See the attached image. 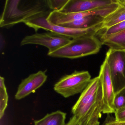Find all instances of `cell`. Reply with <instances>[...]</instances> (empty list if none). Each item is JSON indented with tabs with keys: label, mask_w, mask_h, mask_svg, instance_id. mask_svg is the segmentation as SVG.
I'll use <instances>...</instances> for the list:
<instances>
[{
	"label": "cell",
	"mask_w": 125,
	"mask_h": 125,
	"mask_svg": "<svg viewBox=\"0 0 125 125\" xmlns=\"http://www.w3.org/2000/svg\"><path fill=\"white\" fill-rule=\"evenodd\" d=\"M111 12L112 10L109 6L79 13H64L58 11H52L47 17L46 20L48 22L51 24L59 25L89 16L97 15L104 18Z\"/></svg>",
	"instance_id": "cell-9"
},
{
	"label": "cell",
	"mask_w": 125,
	"mask_h": 125,
	"mask_svg": "<svg viewBox=\"0 0 125 125\" xmlns=\"http://www.w3.org/2000/svg\"><path fill=\"white\" fill-rule=\"evenodd\" d=\"M102 46L95 35L82 36L71 39L64 46L47 55L52 57L76 59L96 54Z\"/></svg>",
	"instance_id": "cell-3"
},
{
	"label": "cell",
	"mask_w": 125,
	"mask_h": 125,
	"mask_svg": "<svg viewBox=\"0 0 125 125\" xmlns=\"http://www.w3.org/2000/svg\"><path fill=\"white\" fill-rule=\"evenodd\" d=\"M115 119L119 121H125V107L119 109L115 112Z\"/></svg>",
	"instance_id": "cell-20"
},
{
	"label": "cell",
	"mask_w": 125,
	"mask_h": 125,
	"mask_svg": "<svg viewBox=\"0 0 125 125\" xmlns=\"http://www.w3.org/2000/svg\"><path fill=\"white\" fill-rule=\"evenodd\" d=\"M104 18L97 15L89 16L69 23L61 25L66 27L77 29H86L102 23Z\"/></svg>",
	"instance_id": "cell-12"
},
{
	"label": "cell",
	"mask_w": 125,
	"mask_h": 125,
	"mask_svg": "<svg viewBox=\"0 0 125 125\" xmlns=\"http://www.w3.org/2000/svg\"><path fill=\"white\" fill-rule=\"evenodd\" d=\"M118 1L120 3L125 5V0H118Z\"/></svg>",
	"instance_id": "cell-23"
},
{
	"label": "cell",
	"mask_w": 125,
	"mask_h": 125,
	"mask_svg": "<svg viewBox=\"0 0 125 125\" xmlns=\"http://www.w3.org/2000/svg\"><path fill=\"white\" fill-rule=\"evenodd\" d=\"M124 30H125V20L109 28L100 31L96 35H99V39L101 42L110 36Z\"/></svg>",
	"instance_id": "cell-17"
},
{
	"label": "cell",
	"mask_w": 125,
	"mask_h": 125,
	"mask_svg": "<svg viewBox=\"0 0 125 125\" xmlns=\"http://www.w3.org/2000/svg\"><path fill=\"white\" fill-rule=\"evenodd\" d=\"M87 71H75L61 77L54 85V90L65 98L82 93L91 80Z\"/></svg>",
	"instance_id": "cell-5"
},
{
	"label": "cell",
	"mask_w": 125,
	"mask_h": 125,
	"mask_svg": "<svg viewBox=\"0 0 125 125\" xmlns=\"http://www.w3.org/2000/svg\"><path fill=\"white\" fill-rule=\"evenodd\" d=\"M113 104L115 112L125 107V88L115 94Z\"/></svg>",
	"instance_id": "cell-18"
},
{
	"label": "cell",
	"mask_w": 125,
	"mask_h": 125,
	"mask_svg": "<svg viewBox=\"0 0 125 125\" xmlns=\"http://www.w3.org/2000/svg\"><path fill=\"white\" fill-rule=\"evenodd\" d=\"M49 8L52 11H60L68 0H47Z\"/></svg>",
	"instance_id": "cell-19"
},
{
	"label": "cell",
	"mask_w": 125,
	"mask_h": 125,
	"mask_svg": "<svg viewBox=\"0 0 125 125\" xmlns=\"http://www.w3.org/2000/svg\"><path fill=\"white\" fill-rule=\"evenodd\" d=\"M47 78L46 72L40 71L22 80L15 94V99L21 100L31 94L35 93L37 89L44 84Z\"/></svg>",
	"instance_id": "cell-10"
},
{
	"label": "cell",
	"mask_w": 125,
	"mask_h": 125,
	"mask_svg": "<svg viewBox=\"0 0 125 125\" xmlns=\"http://www.w3.org/2000/svg\"><path fill=\"white\" fill-rule=\"evenodd\" d=\"M98 76L101 84L103 94L102 113H115V110L113 104L115 92L109 66L105 60L100 67Z\"/></svg>",
	"instance_id": "cell-8"
},
{
	"label": "cell",
	"mask_w": 125,
	"mask_h": 125,
	"mask_svg": "<svg viewBox=\"0 0 125 125\" xmlns=\"http://www.w3.org/2000/svg\"><path fill=\"white\" fill-rule=\"evenodd\" d=\"M116 1V0H68L59 11L64 13L85 12L109 6Z\"/></svg>",
	"instance_id": "cell-11"
},
{
	"label": "cell",
	"mask_w": 125,
	"mask_h": 125,
	"mask_svg": "<svg viewBox=\"0 0 125 125\" xmlns=\"http://www.w3.org/2000/svg\"><path fill=\"white\" fill-rule=\"evenodd\" d=\"M47 0H7L0 18V27L9 28L42 17L52 12Z\"/></svg>",
	"instance_id": "cell-1"
},
{
	"label": "cell",
	"mask_w": 125,
	"mask_h": 125,
	"mask_svg": "<svg viewBox=\"0 0 125 125\" xmlns=\"http://www.w3.org/2000/svg\"><path fill=\"white\" fill-rule=\"evenodd\" d=\"M71 40L68 37L50 32L27 36L22 40L20 45L22 46L28 44L41 45L48 48V53H50L64 46L69 43Z\"/></svg>",
	"instance_id": "cell-7"
},
{
	"label": "cell",
	"mask_w": 125,
	"mask_h": 125,
	"mask_svg": "<svg viewBox=\"0 0 125 125\" xmlns=\"http://www.w3.org/2000/svg\"><path fill=\"white\" fill-rule=\"evenodd\" d=\"M105 60L109 66L115 94L125 88V51L109 49Z\"/></svg>",
	"instance_id": "cell-6"
},
{
	"label": "cell",
	"mask_w": 125,
	"mask_h": 125,
	"mask_svg": "<svg viewBox=\"0 0 125 125\" xmlns=\"http://www.w3.org/2000/svg\"><path fill=\"white\" fill-rule=\"evenodd\" d=\"M65 125H81V123L76 117L73 115Z\"/></svg>",
	"instance_id": "cell-22"
},
{
	"label": "cell",
	"mask_w": 125,
	"mask_h": 125,
	"mask_svg": "<svg viewBox=\"0 0 125 125\" xmlns=\"http://www.w3.org/2000/svg\"><path fill=\"white\" fill-rule=\"evenodd\" d=\"M104 125H125V121H117L115 118L109 116L106 119Z\"/></svg>",
	"instance_id": "cell-21"
},
{
	"label": "cell",
	"mask_w": 125,
	"mask_h": 125,
	"mask_svg": "<svg viewBox=\"0 0 125 125\" xmlns=\"http://www.w3.org/2000/svg\"><path fill=\"white\" fill-rule=\"evenodd\" d=\"M101 43L111 49L125 51V30L110 36Z\"/></svg>",
	"instance_id": "cell-15"
},
{
	"label": "cell",
	"mask_w": 125,
	"mask_h": 125,
	"mask_svg": "<svg viewBox=\"0 0 125 125\" xmlns=\"http://www.w3.org/2000/svg\"><path fill=\"white\" fill-rule=\"evenodd\" d=\"M9 96L4 77L0 76V118L2 119L8 106Z\"/></svg>",
	"instance_id": "cell-16"
},
{
	"label": "cell",
	"mask_w": 125,
	"mask_h": 125,
	"mask_svg": "<svg viewBox=\"0 0 125 125\" xmlns=\"http://www.w3.org/2000/svg\"><path fill=\"white\" fill-rule=\"evenodd\" d=\"M47 17H42L34 19L25 24L29 27L33 28L36 31L42 29L72 39L86 36L96 35L102 29V23L86 29L70 28L55 25L48 22L46 20Z\"/></svg>",
	"instance_id": "cell-4"
},
{
	"label": "cell",
	"mask_w": 125,
	"mask_h": 125,
	"mask_svg": "<svg viewBox=\"0 0 125 125\" xmlns=\"http://www.w3.org/2000/svg\"><path fill=\"white\" fill-rule=\"evenodd\" d=\"M66 113L57 110L48 113L40 120H35L34 125H65Z\"/></svg>",
	"instance_id": "cell-14"
},
{
	"label": "cell",
	"mask_w": 125,
	"mask_h": 125,
	"mask_svg": "<svg viewBox=\"0 0 125 125\" xmlns=\"http://www.w3.org/2000/svg\"><path fill=\"white\" fill-rule=\"evenodd\" d=\"M103 110V94L98 76L91 79L72 109L81 125H99Z\"/></svg>",
	"instance_id": "cell-2"
},
{
	"label": "cell",
	"mask_w": 125,
	"mask_h": 125,
	"mask_svg": "<svg viewBox=\"0 0 125 125\" xmlns=\"http://www.w3.org/2000/svg\"><path fill=\"white\" fill-rule=\"evenodd\" d=\"M118 2L119 5L117 8L104 19L101 30L109 28L125 21V5Z\"/></svg>",
	"instance_id": "cell-13"
}]
</instances>
